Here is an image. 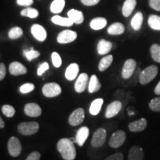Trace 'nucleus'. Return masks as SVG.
I'll list each match as a JSON object with an SVG mask.
<instances>
[{"mask_svg":"<svg viewBox=\"0 0 160 160\" xmlns=\"http://www.w3.org/2000/svg\"><path fill=\"white\" fill-rule=\"evenodd\" d=\"M57 148L62 157L65 160H74L77 157V151L73 142L70 139L62 138L57 142Z\"/></svg>","mask_w":160,"mask_h":160,"instance_id":"f257e3e1","label":"nucleus"},{"mask_svg":"<svg viewBox=\"0 0 160 160\" xmlns=\"http://www.w3.org/2000/svg\"><path fill=\"white\" fill-rule=\"evenodd\" d=\"M158 72H159V68L157 65H152L147 67L140 72L139 76V83L142 85H145L151 82L157 77Z\"/></svg>","mask_w":160,"mask_h":160,"instance_id":"f03ea898","label":"nucleus"},{"mask_svg":"<svg viewBox=\"0 0 160 160\" xmlns=\"http://www.w3.org/2000/svg\"><path fill=\"white\" fill-rule=\"evenodd\" d=\"M39 125L37 122H22L18 125V131L24 136H31L37 133L39 131Z\"/></svg>","mask_w":160,"mask_h":160,"instance_id":"7ed1b4c3","label":"nucleus"},{"mask_svg":"<svg viewBox=\"0 0 160 160\" xmlns=\"http://www.w3.org/2000/svg\"><path fill=\"white\" fill-rule=\"evenodd\" d=\"M42 93L46 97L53 98L61 94L62 88L57 83H47L42 87Z\"/></svg>","mask_w":160,"mask_h":160,"instance_id":"20e7f679","label":"nucleus"},{"mask_svg":"<svg viewBox=\"0 0 160 160\" xmlns=\"http://www.w3.org/2000/svg\"><path fill=\"white\" fill-rule=\"evenodd\" d=\"M126 140V133L124 131L119 130L115 131L109 140L110 147L113 148H118L123 145Z\"/></svg>","mask_w":160,"mask_h":160,"instance_id":"39448f33","label":"nucleus"},{"mask_svg":"<svg viewBox=\"0 0 160 160\" xmlns=\"http://www.w3.org/2000/svg\"><path fill=\"white\" fill-rule=\"evenodd\" d=\"M8 150L9 154L11 157H19L22 152V145L19 139L15 137L10 138L8 142Z\"/></svg>","mask_w":160,"mask_h":160,"instance_id":"423d86ee","label":"nucleus"},{"mask_svg":"<svg viewBox=\"0 0 160 160\" xmlns=\"http://www.w3.org/2000/svg\"><path fill=\"white\" fill-rule=\"evenodd\" d=\"M137 62L133 59H127L124 63L122 70V77L125 79H130L134 73Z\"/></svg>","mask_w":160,"mask_h":160,"instance_id":"0eeeda50","label":"nucleus"},{"mask_svg":"<svg viewBox=\"0 0 160 160\" xmlns=\"http://www.w3.org/2000/svg\"><path fill=\"white\" fill-rule=\"evenodd\" d=\"M107 133L104 128H99L94 132L91 139V145L93 148L102 147L105 142Z\"/></svg>","mask_w":160,"mask_h":160,"instance_id":"6e6552de","label":"nucleus"},{"mask_svg":"<svg viewBox=\"0 0 160 160\" xmlns=\"http://www.w3.org/2000/svg\"><path fill=\"white\" fill-rule=\"evenodd\" d=\"M85 119V111L82 108L76 109L71 113L68 118V122L72 126L81 125Z\"/></svg>","mask_w":160,"mask_h":160,"instance_id":"1a4fd4ad","label":"nucleus"},{"mask_svg":"<svg viewBox=\"0 0 160 160\" xmlns=\"http://www.w3.org/2000/svg\"><path fill=\"white\" fill-rule=\"evenodd\" d=\"M77 33L75 31L71 30H65L60 32L57 36V42L59 44H68L71 43L77 39Z\"/></svg>","mask_w":160,"mask_h":160,"instance_id":"9d476101","label":"nucleus"},{"mask_svg":"<svg viewBox=\"0 0 160 160\" xmlns=\"http://www.w3.org/2000/svg\"><path fill=\"white\" fill-rule=\"evenodd\" d=\"M122 107V102L119 101H113V102L109 104L108 106L107 107L105 111V117L107 119H110V118L114 117L117 116L119 111H121Z\"/></svg>","mask_w":160,"mask_h":160,"instance_id":"9b49d317","label":"nucleus"},{"mask_svg":"<svg viewBox=\"0 0 160 160\" xmlns=\"http://www.w3.org/2000/svg\"><path fill=\"white\" fill-rule=\"evenodd\" d=\"M24 111L26 115L31 117H38L42 114V109L40 106L34 102L26 104L24 108Z\"/></svg>","mask_w":160,"mask_h":160,"instance_id":"f8f14e48","label":"nucleus"},{"mask_svg":"<svg viewBox=\"0 0 160 160\" xmlns=\"http://www.w3.org/2000/svg\"><path fill=\"white\" fill-rule=\"evenodd\" d=\"M31 33L36 39L39 42H44L47 38V31L43 26L35 24L31 27Z\"/></svg>","mask_w":160,"mask_h":160,"instance_id":"ddd939ff","label":"nucleus"},{"mask_svg":"<svg viewBox=\"0 0 160 160\" xmlns=\"http://www.w3.org/2000/svg\"><path fill=\"white\" fill-rule=\"evenodd\" d=\"M88 83V75L85 73H81L77 78L74 85V89L77 93H82L87 88Z\"/></svg>","mask_w":160,"mask_h":160,"instance_id":"4468645a","label":"nucleus"},{"mask_svg":"<svg viewBox=\"0 0 160 160\" xmlns=\"http://www.w3.org/2000/svg\"><path fill=\"white\" fill-rule=\"evenodd\" d=\"M10 73L13 76H19L26 74L28 70L26 67L19 62H13L9 65Z\"/></svg>","mask_w":160,"mask_h":160,"instance_id":"2eb2a0df","label":"nucleus"},{"mask_svg":"<svg viewBox=\"0 0 160 160\" xmlns=\"http://www.w3.org/2000/svg\"><path fill=\"white\" fill-rule=\"evenodd\" d=\"M89 133L90 131L88 127L84 126V127L80 128L78 130L77 135H76L75 142L78 144V145L80 146V147L83 146V145L85 142V141L87 140L88 137Z\"/></svg>","mask_w":160,"mask_h":160,"instance_id":"dca6fc26","label":"nucleus"},{"mask_svg":"<svg viewBox=\"0 0 160 160\" xmlns=\"http://www.w3.org/2000/svg\"><path fill=\"white\" fill-rule=\"evenodd\" d=\"M147 125V120L144 118H142V119L130 123L128 125V128L131 132H140L144 131L146 128Z\"/></svg>","mask_w":160,"mask_h":160,"instance_id":"f3484780","label":"nucleus"},{"mask_svg":"<svg viewBox=\"0 0 160 160\" xmlns=\"http://www.w3.org/2000/svg\"><path fill=\"white\" fill-rule=\"evenodd\" d=\"M144 151L142 148L138 146H133L128 152V160H143Z\"/></svg>","mask_w":160,"mask_h":160,"instance_id":"a211bd4d","label":"nucleus"},{"mask_svg":"<svg viewBox=\"0 0 160 160\" xmlns=\"http://www.w3.org/2000/svg\"><path fill=\"white\" fill-rule=\"evenodd\" d=\"M79 71V67L77 63H72L65 71V78L69 81H73L77 78Z\"/></svg>","mask_w":160,"mask_h":160,"instance_id":"6ab92c4d","label":"nucleus"},{"mask_svg":"<svg viewBox=\"0 0 160 160\" xmlns=\"http://www.w3.org/2000/svg\"><path fill=\"white\" fill-rule=\"evenodd\" d=\"M68 17L71 19L73 24H82L84 22V15L82 12L78 11V10L71 9L68 12Z\"/></svg>","mask_w":160,"mask_h":160,"instance_id":"aec40b11","label":"nucleus"},{"mask_svg":"<svg viewBox=\"0 0 160 160\" xmlns=\"http://www.w3.org/2000/svg\"><path fill=\"white\" fill-rule=\"evenodd\" d=\"M136 5H137V0H125L123 4L122 9V15L125 17H130L132 12L135 9Z\"/></svg>","mask_w":160,"mask_h":160,"instance_id":"412c9836","label":"nucleus"},{"mask_svg":"<svg viewBox=\"0 0 160 160\" xmlns=\"http://www.w3.org/2000/svg\"><path fill=\"white\" fill-rule=\"evenodd\" d=\"M112 48V43L105 39H101L97 45V51L99 55L108 53Z\"/></svg>","mask_w":160,"mask_h":160,"instance_id":"4be33fe9","label":"nucleus"},{"mask_svg":"<svg viewBox=\"0 0 160 160\" xmlns=\"http://www.w3.org/2000/svg\"><path fill=\"white\" fill-rule=\"evenodd\" d=\"M143 14L142 12H137L132 18L131 22V25L134 31H139L141 29L143 22Z\"/></svg>","mask_w":160,"mask_h":160,"instance_id":"5701e85b","label":"nucleus"},{"mask_svg":"<svg viewBox=\"0 0 160 160\" xmlns=\"http://www.w3.org/2000/svg\"><path fill=\"white\" fill-rule=\"evenodd\" d=\"M125 31V26L120 22H115L110 25L108 28V33L111 35H121Z\"/></svg>","mask_w":160,"mask_h":160,"instance_id":"b1692460","label":"nucleus"},{"mask_svg":"<svg viewBox=\"0 0 160 160\" xmlns=\"http://www.w3.org/2000/svg\"><path fill=\"white\" fill-rule=\"evenodd\" d=\"M52 22L55 25L64 26V27H71L73 25V22L68 17H62L60 16H54L51 19Z\"/></svg>","mask_w":160,"mask_h":160,"instance_id":"393cba45","label":"nucleus"},{"mask_svg":"<svg viewBox=\"0 0 160 160\" xmlns=\"http://www.w3.org/2000/svg\"><path fill=\"white\" fill-rule=\"evenodd\" d=\"M107 20L103 17H97L95 19H92L91 23H90V26L93 30L95 31H99L104 28L106 25H107Z\"/></svg>","mask_w":160,"mask_h":160,"instance_id":"a878e982","label":"nucleus"},{"mask_svg":"<svg viewBox=\"0 0 160 160\" xmlns=\"http://www.w3.org/2000/svg\"><path fill=\"white\" fill-rule=\"evenodd\" d=\"M103 102L104 100L102 98H99V99H96L95 100H93L91 104V106H90V113L93 116L99 114L100 111H101Z\"/></svg>","mask_w":160,"mask_h":160,"instance_id":"bb28decb","label":"nucleus"},{"mask_svg":"<svg viewBox=\"0 0 160 160\" xmlns=\"http://www.w3.org/2000/svg\"><path fill=\"white\" fill-rule=\"evenodd\" d=\"M102 85L100 84L99 79L96 75H92L91 79H90L88 83V92L91 93H95L99 91L101 88Z\"/></svg>","mask_w":160,"mask_h":160,"instance_id":"cd10ccee","label":"nucleus"},{"mask_svg":"<svg viewBox=\"0 0 160 160\" xmlns=\"http://www.w3.org/2000/svg\"><path fill=\"white\" fill-rule=\"evenodd\" d=\"M113 57L112 55H107L104 57L102 59L100 60L99 65H98L99 71L102 72L107 70L113 62Z\"/></svg>","mask_w":160,"mask_h":160,"instance_id":"c85d7f7f","label":"nucleus"},{"mask_svg":"<svg viewBox=\"0 0 160 160\" xmlns=\"http://www.w3.org/2000/svg\"><path fill=\"white\" fill-rule=\"evenodd\" d=\"M65 0H53L52 2L50 9L51 11L53 13H59L62 11V10L65 8Z\"/></svg>","mask_w":160,"mask_h":160,"instance_id":"c756f323","label":"nucleus"},{"mask_svg":"<svg viewBox=\"0 0 160 160\" xmlns=\"http://www.w3.org/2000/svg\"><path fill=\"white\" fill-rule=\"evenodd\" d=\"M148 23L151 28L155 31H160V16L150 15Z\"/></svg>","mask_w":160,"mask_h":160,"instance_id":"7c9ffc66","label":"nucleus"},{"mask_svg":"<svg viewBox=\"0 0 160 160\" xmlns=\"http://www.w3.org/2000/svg\"><path fill=\"white\" fill-rule=\"evenodd\" d=\"M20 14L22 16V17H29L31 19H35V18L38 17V16H39V11L35 8L28 7L20 12Z\"/></svg>","mask_w":160,"mask_h":160,"instance_id":"2f4dec72","label":"nucleus"},{"mask_svg":"<svg viewBox=\"0 0 160 160\" xmlns=\"http://www.w3.org/2000/svg\"><path fill=\"white\" fill-rule=\"evenodd\" d=\"M150 52L152 59L157 62L160 63V45L158 44H153L150 49Z\"/></svg>","mask_w":160,"mask_h":160,"instance_id":"473e14b6","label":"nucleus"},{"mask_svg":"<svg viewBox=\"0 0 160 160\" xmlns=\"http://www.w3.org/2000/svg\"><path fill=\"white\" fill-rule=\"evenodd\" d=\"M23 34L22 29L20 27H13L8 32V37L11 39H17Z\"/></svg>","mask_w":160,"mask_h":160,"instance_id":"72a5a7b5","label":"nucleus"},{"mask_svg":"<svg viewBox=\"0 0 160 160\" xmlns=\"http://www.w3.org/2000/svg\"><path fill=\"white\" fill-rule=\"evenodd\" d=\"M23 53L28 61H31V60L37 59V58H38L40 56L39 52L37 51H35L33 48H31L29 50L28 49L24 50Z\"/></svg>","mask_w":160,"mask_h":160,"instance_id":"f704fd0d","label":"nucleus"},{"mask_svg":"<svg viewBox=\"0 0 160 160\" xmlns=\"http://www.w3.org/2000/svg\"><path fill=\"white\" fill-rule=\"evenodd\" d=\"M2 111L4 115L9 118L13 117L16 113L14 108L10 105H3L2 108Z\"/></svg>","mask_w":160,"mask_h":160,"instance_id":"c9c22d12","label":"nucleus"},{"mask_svg":"<svg viewBox=\"0 0 160 160\" xmlns=\"http://www.w3.org/2000/svg\"><path fill=\"white\" fill-rule=\"evenodd\" d=\"M149 108L151 111L160 112V97H157L151 99L149 102Z\"/></svg>","mask_w":160,"mask_h":160,"instance_id":"e433bc0d","label":"nucleus"},{"mask_svg":"<svg viewBox=\"0 0 160 160\" xmlns=\"http://www.w3.org/2000/svg\"><path fill=\"white\" fill-rule=\"evenodd\" d=\"M51 59L53 65L56 68H59L62 65V59L59 54L57 52H53L51 55Z\"/></svg>","mask_w":160,"mask_h":160,"instance_id":"4c0bfd02","label":"nucleus"},{"mask_svg":"<svg viewBox=\"0 0 160 160\" xmlns=\"http://www.w3.org/2000/svg\"><path fill=\"white\" fill-rule=\"evenodd\" d=\"M35 88V86L32 83H25L20 87V92L22 93H28L33 91Z\"/></svg>","mask_w":160,"mask_h":160,"instance_id":"58836bf2","label":"nucleus"},{"mask_svg":"<svg viewBox=\"0 0 160 160\" xmlns=\"http://www.w3.org/2000/svg\"><path fill=\"white\" fill-rule=\"evenodd\" d=\"M49 69V65L48 62H43L39 66L37 69V75L38 76H42L45 73V71H47Z\"/></svg>","mask_w":160,"mask_h":160,"instance_id":"ea45409f","label":"nucleus"},{"mask_svg":"<svg viewBox=\"0 0 160 160\" xmlns=\"http://www.w3.org/2000/svg\"><path fill=\"white\" fill-rule=\"evenodd\" d=\"M149 5L152 9L160 11V0H149Z\"/></svg>","mask_w":160,"mask_h":160,"instance_id":"a19ab883","label":"nucleus"},{"mask_svg":"<svg viewBox=\"0 0 160 160\" xmlns=\"http://www.w3.org/2000/svg\"><path fill=\"white\" fill-rule=\"evenodd\" d=\"M105 160H124V155L122 153H117L108 157Z\"/></svg>","mask_w":160,"mask_h":160,"instance_id":"79ce46f5","label":"nucleus"},{"mask_svg":"<svg viewBox=\"0 0 160 160\" xmlns=\"http://www.w3.org/2000/svg\"><path fill=\"white\" fill-rule=\"evenodd\" d=\"M41 154L38 151H33L28 156L25 160H39Z\"/></svg>","mask_w":160,"mask_h":160,"instance_id":"37998d69","label":"nucleus"},{"mask_svg":"<svg viewBox=\"0 0 160 160\" xmlns=\"http://www.w3.org/2000/svg\"><path fill=\"white\" fill-rule=\"evenodd\" d=\"M100 0H81V2L85 6H93L97 5Z\"/></svg>","mask_w":160,"mask_h":160,"instance_id":"c03bdc74","label":"nucleus"},{"mask_svg":"<svg viewBox=\"0 0 160 160\" xmlns=\"http://www.w3.org/2000/svg\"><path fill=\"white\" fill-rule=\"evenodd\" d=\"M33 0H17V4L19 6H31Z\"/></svg>","mask_w":160,"mask_h":160,"instance_id":"a18cd8bd","label":"nucleus"},{"mask_svg":"<svg viewBox=\"0 0 160 160\" xmlns=\"http://www.w3.org/2000/svg\"><path fill=\"white\" fill-rule=\"evenodd\" d=\"M6 75V68L4 63H0V81H2Z\"/></svg>","mask_w":160,"mask_h":160,"instance_id":"49530a36","label":"nucleus"},{"mask_svg":"<svg viewBox=\"0 0 160 160\" xmlns=\"http://www.w3.org/2000/svg\"><path fill=\"white\" fill-rule=\"evenodd\" d=\"M154 93L158 96H160V81L158 82L157 86L155 87Z\"/></svg>","mask_w":160,"mask_h":160,"instance_id":"de8ad7c7","label":"nucleus"},{"mask_svg":"<svg viewBox=\"0 0 160 160\" xmlns=\"http://www.w3.org/2000/svg\"><path fill=\"white\" fill-rule=\"evenodd\" d=\"M5 127V122H4L3 119L0 117V128H3Z\"/></svg>","mask_w":160,"mask_h":160,"instance_id":"09e8293b","label":"nucleus"}]
</instances>
